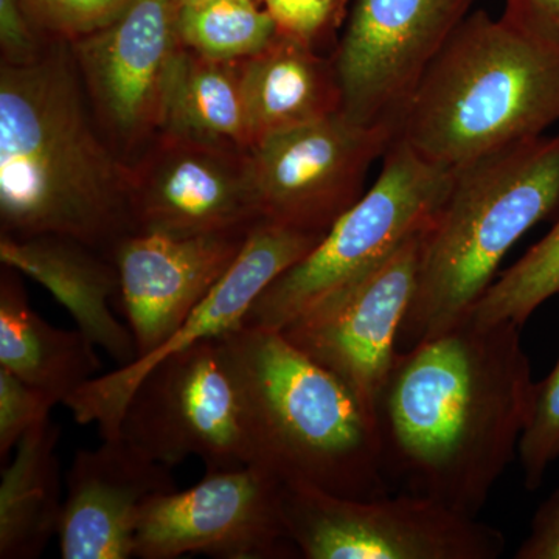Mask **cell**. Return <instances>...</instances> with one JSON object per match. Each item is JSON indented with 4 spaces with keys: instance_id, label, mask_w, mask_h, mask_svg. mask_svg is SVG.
Returning <instances> with one entry per match:
<instances>
[{
    "instance_id": "6da1fadb",
    "label": "cell",
    "mask_w": 559,
    "mask_h": 559,
    "mask_svg": "<svg viewBox=\"0 0 559 559\" xmlns=\"http://www.w3.org/2000/svg\"><path fill=\"white\" fill-rule=\"evenodd\" d=\"M521 330L466 318L396 355L374 409L389 480L479 518L518 457L532 404Z\"/></svg>"
},
{
    "instance_id": "7a4b0ae2",
    "label": "cell",
    "mask_w": 559,
    "mask_h": 559,
    "mask_svg": "<svg viewBox=\"0 0 559 559\" xmlns=\"http://www.w3.org/2000/svg\"><path fill=\"white\" fill-rule=\"evenodd\" d=\"M0 223L3 235H58L110 259L138 231L130 167L98 138L57 51L0 69Z\"/></svg>"
},
{
    "instance_id": "3957f363",
    "label": "cell",
    "mask_w": 559,
    "mask_h": 559,
    "mask_svg": "<svg viewBox=\"0 0 559 559\" xmlns=\"http://www.w3.org/2000/svg\"><path fill=\"white\" fill-rule=\"evenodd\" d=\"M559 123V33L469 13L423 76L396 138L448 170Z\"/></svg>"
},
{
    "instance_id": "277c9868",
    "label": "cell",
    "mask_w": 559,
    "mask_h": 559,
    "mask_svg": "<svg viewBox=\"0 0 559 559\" xmlns=\"http://www.w3.org/2000/svg\"><path fill=\"white\" fill-rule=\"evenodd\" d=\"M221 341L245 404L252 465L342 498L390 495L377 421L336 374L278 330L240 326Z\"/></svg>"
},
{
    "instance_id": "5b68a950",
    "label": "cell",
    "mask_w": 559,
    "mask_h": 559,
    "mask_svg": "<svg viewBox=\"0 0 559 559\" xmlns=\"http://www.w3.org/2000/svg\"><path fill=\"white\" fill-rule=\"evenodd\" d=\"M559 209V132L457 168L423 231L417 288L399 353L468 318L507 253Z\"/></svg>"
},
{
    "instance_id": "8992f818",
    "label": "cell",
    "mask_w": 559,
    "mask_h": 559,
    "mask_svg": "<svg viewBox=\"0 0 559 559\" xmlns=\"http://www.w3.org/2000/svg\"><path fill=\"white\" fill-rule=\"evenodd\" d=\"M452 175L395 138L373 186L307 257L263 290L241 326L280 331L380 266L428 226L450 190Z\"/></svg>"
},
{
    "instance_id": "52a82bcc",
    "label": "cell",
    "mask_w": 559,
    "mask_h": 559,
    "mask_svg": "<svg viewBox=\"0 0 559 559\" xmlns=\"http://www.w3.org/2000/svg\"><path fill=\"white\" fill-rule=\"evenodd\" d=\"M282 503L301 558L498 559L506 551L500 530L411 492L359 500L283 484Z\"/></svg>"
},
{
    "instance_id": "ba28073f",
    "label": "cell",
    "mask_w": 559,
    "mask_h": 559,
    "mask_svg": "<svg viewBox=\"0 0 559 559\" xmlns=\"http://www.w3.org/2000/svg\"><path fill=\"white\" fill-rule=\"evenodd\" d=\"M120 437L170 468L190 457L205 473L252 465L245 404L221 337L154 364L131 393Z\"/></svg>"
},
{
    "instance_id": "9c48e42d",
    "label": "cell",
    "mask_w": 559,
    "mask_h": 559,
    "mask_svg": "<svg viewBox=\"0 0 559 559\" xmlns=\"http://www.w3.org/2000/svg\"><path fill=\"white\" fill-rule=\"evenodd\" d=\"M396 138L342 110L261 140L249 150L261 223L325 235L366 193L371 165Z\"/></svg>"
},
{
    "instance_id": "30bf717a",
    "label": "cell",
    "mask_w": 559,
    "mask_h": 559,
    "mask_svg": "<svg viewBox=\"0 0 559 559\" xmlns=\"http://www.w3.org/2000/svg\"><path fill=\"white\" fill-rule=\"evenodd\" d=\"M283 481L259 465L205 473L200 484L143 506L134 558H299L283 516Z\"/></svg>"
},
{
    "instance_id": "8fae6325",
    "label": "cell",
    "mask_w": 559,
    "mask_h": 559,
    "mask_svg": "<svg viewBox=\"0 0 559 559\" xmlns=\"http://www.w3.org/2000/svg\"><path fill=\"white\" fill-rule=\"evenodd\" d=\"M474 0H355L334 58L342 112L399 132L430 64Z\"/></svg>"
},
{
    "instance_id": "7c38bea8",
    "label": "cell",
    "mask_w": 559,
    "mask_h": 559,
    "mask_svg": "<svg viewBox=\"0 0 559 559\" xmlns=\"http://www.w3.org/2000/svg\"><path fill=\"white\" fill-rule=\"evenodd\" d=\"M425 229L358 282L280 330L294 347L336 374L373 418L417 288Z\"/></svg>"
},
{
    "instance_id": "4fadbf2b",
    "label": "cell",
    "mask_w": 559,
    "mask_h": 559,
    "mask_svg": "<svg viewBox=\"0 0 559 559\" xmlns=\"http://www.w3.org/2000/svg\"><path fill=\"white\" fill-rule=\"evenodd\" d=\"M130 200L138 231L249 234L261 223L249 150L179 132H159L130 167Z\"/></svg>"
},
{
    "instance_id": "5bb4252c",
    "label": "cell",
    "mask_w": 559,
    "mask_h": 559,
    "mask_svg": "<svg viewBox=\"0 0 559 559\" xmlns=\"http://www.w3.org/2000/svg\"><path fill=\"white\" fill-rule=\"evenodd\" d=\"M180 0H134L73 53L95 109L127 148L148 145L165 123L168 87L182 43Z\"/></svg>"
},
{
    "instance_id": "9a60e30c",
    "label": "cell",
    "mask_w": 559,
    "mask_h": 559,
    "mask_svg": "<svg viewBox=\"0 0 559 559\" xmlns=\"http://www.w3.org/2000/svg\"><path fill=\"white\" fill-rule=\"evenodd\" d=\"M325 235L260 223L223 278L159 348L128 366L95 377L64 401L79 425H95L102 439L120 437L121 417L135 385L160 359L240 329L263 290L307 257Z\"/></svg>"
},
{
    "instance_id": "2e32d148",
    "label": "cell",
    "mask_w": 559,
    "mask_h": 559,
    "mask_svg": "<svg viewBox=\"0 0 559 559\" xmlns=\"http://www.w3.org/2000/svg\"><path fill=\"white\" fill-rule=\"evenodd\" d=\"M250 234V231H249ZM249 234L135 231L114 249L120 304L139 358L160 347L215 288Z\"/></svg>"
},
{
    "instance_id": "e0dca14e",
    "label": "cell",
    "mask_w": 559,
    "mask_h": 559,
    "mask_svg": "<svg viewBox=\"0 0 559 559\" xmlns=\"http://www.w3.org/2000/svg\"><path fill=\"white\" fill-rule=\"evenodd\" d=\"M175 489L173 468L146 457L123 437L76 452L57 533L61 558H134L143 506Z\"/></svg>"
},
{
    "instance_id": "ac0fdd59",
    "label": "cell",
    "mask_w": 559,
    "mask_h": 559,
    "mask_svg": "<svg viewBox=\"0 0 559 559\" xmlns=\"http://www.w3.org/2000/svg\"><path fill=\"white\" fill-rule=\"evenodd\" d=\"M0 260L49 290L75 320L76 329L119 367L139 358L130 326L112 311V300L120 297V280L116 263L106 253L58 235L17 238L2 234Z\"/></svg>"
},
{
    "instance_id": "d6986e66",
    "label": "cell",
    "mask_w": 559,
    "mask_h": 559,
    "mask_svg": "<svg viewBox=\"0 0 559 559\" xmlns=\"http://www.w3.org/2000/svg\"><path fill=\"white\" fill-rule=\"evenodd\" d=\"M240 73L252 146L342 110L334 61L299 40L278 35L266 49L240 61Z\"/></svg>"
},
{
    "instance_id": "ffe728a7",
    "label": "cell",
    "mask_w": 559,
    "mask_h": 559,
    "mask_svg": "<svg viewBox=\"0 0 559 559\" xmlns=\"http://www.w3.org/2000/svg\"><path fill=\"white\" fill-rule=\"evenodd\" d=\"M14 272L5 266L0 278V367L64 404L100 370L98 348L40 318Z\"/></svg>"
},
{
    "instance_id": "44dd1931",
    "label": "cell",
    "mask_w": 559,
    "mask_h": 559,
    "mask_svg": "<svg viewBox=\"0 0 559 559\" xmlns=\"http://www.w3.org/2000/svg\"><path fill=\"white\" fill-rule=\"evenodd\" d=\"M60 426L51 419L28 430L2 463L0 559H36L60 527L62 496Z\"/></svg>"
},
{
    "instance_id": "7402d4cb",
    "label": "cell",
    "mask_w": 559,
    "mask_h": 559,
    "mask_svg": "<svg viewBox=\"0 0 559 559\" xmlns=\"http://www.w3.org/2000/svg\"><path fill=\"white\" fill-rule=\"evenodd\" d=\"M162 131L250 150L240 62L209 60L186 46L180 47Z\"/></svg>"
},
{
    "instance_id": "603a6c76",
    "label": "cell",
    "mask_w": 559,
    "mask_h": 559,
    "mask_svg": "<svg viewBox=\"0 0 559 559\" xmlns=\"http://www.w3.org/2000/svg\"><path fill=\"white\" fill-rule=\"evenodd\" d=\"M182 46L213 61L240 62L266 49L277 24L255 0H202L179 10Z\"/></svg>"
},
{
    "instance_id": "cb8c5ba5",
    "label": "cell",
    "mask_w": 559,
    "mask_h": 559,
    "mask_svg": "<svg viewBox=\"0 0 559 559\" xmlns=\"http://www.w3.org/2000/svg\"><path fill=\"white\" fill-rule=\"evenodd\" d=\"M559 294V216L543 240L495 278L468 318L479 323L511 320L524 326L540 305Z\"/></svg>"
},
{
    "instance_id": "d4e9b609",
    "label": "cell",
    "mask_w": 559,
    "mask_h": 559,
    "mask_svg": "<svg viewBox=\"0 0 559 559\" xmlns=\"http://www.w3.org/2000/svg\"><path fill=\"white\" fill-rule=\"evenodd\" d=\"M518 459L528 491L543 485L547 469L559 459V355L550 373L535 382Z\"/></svg>"
},
{
    "instance_id": "484cf974",
    "label": "cell",
    "mask_w": 559,
    "mask_h": 559,
    "mask_svg": "<svg viewBox=\"0 0 559 559\" xmlns=\"http://www.w3.org/2000/svg\"><path fill=\"white\" fill-rule=\"evenodd\" d=\"M36 28L75 43L119 20L134 0H21Z\"/></svg>"
},
{
    "instance_id": "4316f807",
    "label": "cell",
    "mask_w": 559,
    "mask_h": 559,
    "mask_svg": "<svg viewBox=\"0 0 559 559\" xmlns=\"http://www.w3.org/2000/svg\"><path fill=\"white\" fill-rule=\"evenodd\" d=\"M58 401L0 367V459H9L22 437L47 421Z\"/></svg>"
},
{
    "instance_id": "83f0119b",
    "label": "cell",
    "mask_w": 559,
    "mask_h": 559,
    "mask_svg": "<svg viewBox=\"0 0 559 559\" xmlns=\"http://www.w3.org/2000/svg\"><path fill=\"white\" fill-rule=\"evenodd\" d=\"M278 35L312 47L329 27L337 0H263Z\"/></svg>"
},
{
    "instance_id": "f1b7e54d",
    "label": "cell",
    "mask_w": 559,
    "mask_h": 559,
    "mask_svg": "<svg viewBox=\"0 0 559 559\" xmlns=\"http://www.w3.org/2000/svg\"><path fill=\"white\" fill-rule=\"evenodd\" d=\"M0 46L5 64H31L44 53L21 0H0Z\"/></svg>"
},
{
    "instance_id": "f546056e",
    "label": "cell",
    "mask_w": 559,
    "mask_h": 559,
    "mask_svg": "<svg viewBox=\"0 0 559 559\" xmlns=\"http://www.w3.org/2000/svg\"><path fill=\"white\" fill-rule=\"evenodd\" d=\"M516 559H559V488L540 503Z\"/></svg>"
},
{
    "instance_id": "4dcf8cb0",
    "label": "cell",
    "mask_w": 559,
    "mask_h": 559,
    "mask_svg": "<svg viewBox=\"0 0 559 559\" xmlns=\"http://www.w3.org/2000/svg\"><path fill=\"white\" fill-rule=\"evenodd\" d=\"M503 13L514 20L559 33V0H503Z\"/></svg>"
},
{
    "instance_id": "1f68e13d",
    "label": "cell",
    "mask_w": 559,
    "mask_h": 559,
    "mask_svg": "<svg viewBox=\"0 0 559 559\" xmlns=\"http://www.w3.org/2000/svg\"><path fill=\"white\" fill-rule=\"evenodd\" d=\"M202 2V0H180V5H186V3H194Z\"/></svg>"
}]
</instances>
